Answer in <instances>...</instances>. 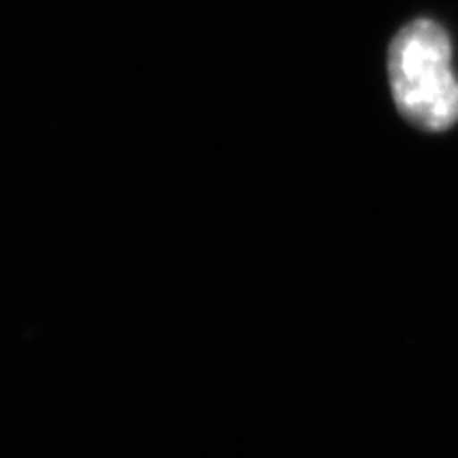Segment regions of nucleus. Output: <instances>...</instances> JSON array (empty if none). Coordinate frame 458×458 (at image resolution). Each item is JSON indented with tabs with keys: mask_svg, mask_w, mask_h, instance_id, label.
<instances>
[{
	"mask_svg": "<svg viewBox=\"0 0 458 458\" xmlns=\"http://www.w3.org/2000/svg\"><path fill=\"white\" fill-rule=\"evenodd\" d=\"M388 79L403 119L425 131H445L458 122V79L452 41L437 21H410L388 47Z\"/></svg>",
	"mask_w": 458,
	"mask_h": 458,
	"instance_id": "nucleus-1",
	"label": "nucleus"
}]
</instances>
